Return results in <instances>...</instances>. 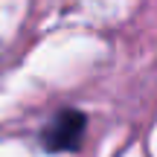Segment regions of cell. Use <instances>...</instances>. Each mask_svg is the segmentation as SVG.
Instances as JSON below:
<instances>
[{"instance_id":"6da1fadb","label":"cell","mask_w":157,"mask_h":157,"mask_svg":"<svg viewBox=\"0 0 157 157\" xmlns=\"http://www.w3.org/2000/svg\"><path fill=\"white\" fill-rule=\"evenodd\" d=\"M84 131H87V113L78 111V108H61V111H56L44 122V128L38 134V143L50 154L78 151L82 140H84Z\"/></svg>"}]
</instances>
